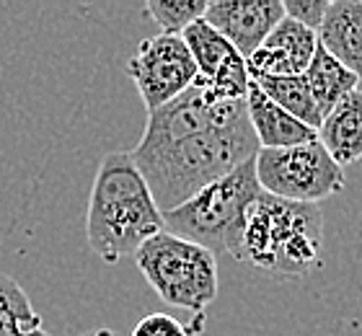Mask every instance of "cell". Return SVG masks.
Wrapping results in <instances>:
<instances>
[{
    "label": "cell",
    "mask_w": 362,
    "mask_h": 336,
    "mask_svg": "<svg viewBox=\"0 0 362 336\" xmlns=\"http://www.w3.org/2000/svg\"><path fill=\"white\" fill-rule=\"evenodd\" d=\"M254 171L264 195L300 204H318L347 184L344 168L334 163L318 137L293 148L259 150Z\"/></svg>",
    "instance_id": "6"
},
{
    "label": "cell",
    "mask_w": 362,
    "mask_h": 336,
    "mask_svg": "<svg viewBox=\"0 0 362 336\" xmlns=\"http://www.w3.org/2000/svg\"><path fill=\"white\" fill-rule=\"evenodd\" d=\"M326 6H329V0H282L287 18L303 23L310 31H318V26L324 21Z\"/></svg>",
    "instance_id": "20"
},
{
    "label": "cell",
    "mask_w": 362,
    "mask_h": 336,
    "mask_svg": "<svg viewBox=\"0 0 362 336\" xmlns=\"http://www.w3.org/2000/svg\"><path fill=\"white\" fill-rule=\"evenodd\" d=\"M127 75L148 112H156L197 81V65L181 37H151L127 60Z\"/></svg>",
    "instance_id": "8"
},
{
    "label": "cell",
    "mask_w": 362,
    "mask_h": 336,
    "mask_svg": "<svg viewBox=\"0 0 362 336\" xmlns=\"http://www.w3.org/2000/svg\"><path fill=\"white\" fill-rule=\"evenodd\" d=\"M202 18L235 47L243 60H249L285 18V8L282 0H212Z\"/></svg>",
    "instance_id": "10"
},
{
    "label": "cell",
    "mask_w": 362,
    "mask_h": 336,
    "mask_svg": "<svg viewBox=\"0 0 362 336\" xmlns=\"http://www.w3.org/2000/svg\"><path fill=\"white\" fill-rule=\"evenodd\" d=\"M246 114H249V124L254 129L259 150L293 148V145L316 140V129L305 127L303 122L282 112L274 101H269L259 91V86L254 81L249 86V93H246Z\"/></svg>",
    "instance_id": "13"
},
{
    "label": "cell",
    "mask_w": 362,
    "mask_h": 336,
    "mask_svg": "<svg viewBox=\"0 0 362 336\" xmlns=\"http://www.w3.org/2000/svg\"><path fill=\"white\" fill-rule=\"evenodd\" d=\"M29 336H49V334H47V331L39 329V331H34V334H29Z\"/></svg>",
    "instance_id": "22"
},
{
    "label": "cell",
    "mask_w": 362,
    "mask_h": 336,
    "mask_svg": "<svg viewBox=\"0 0 362 336\" xmlns=\"http://www.w3.org/2000/svg\"><path fill=\"white\" fill-rule=\"evenodd\" d=\"M181 39L197 65V83L212 88L220 96L246 98L251 86L249 67L226 37H220L210 23L199 18L181 34Z\"/></svg>",
    "instance_id": "9"
},
{
    "label": "cell",
    "mask_w": 362,
    "mask_h": 336,
    "mask_svg": "<svg viewBox=\"0 0 362 336\" xmlns=\"http://www.w3.org/2000/svg\"><path fill=\"white\" fill-rule=\"evenodd\" d=\"M42 329V315L13 277L0 274V336H29Z\"/></svg>",
    "instance_id": "17"
},
{
    "label": "cell",
    "mask_w": 362,
    "mask_h": 336,
    "mask_svg": "<svg viewBox=\"0 0 362 336\" xmlns=\"http://www.w3.org/2000/svg\"><path fill=\"white\" fill-rule=\"evenodd\" d=\"M204 313H197L189 323L176 321L168 313H151L140 318L132 329V336H202Z\"/></svg>",
    "instance_id": "19"
},
{
    "label": "cell",
    "mask_w": 362,
    "mask_h": 336,
    "mask_svg": "<svg viewBox=\"0 0 362 336\" xmlns=\"http://www.w3.org/2000/svg\"><path fill=\"white\" fill-rule=\"evenodd\" d=\"M257 153L259 142L246 117L233 127L210 129L166 148H135L132 161L143 173L156 207L160 209V215H166L199 195L204 187L257 158Z\"/></svg>",
    "instance_id": "1"
},
{
    "label": "cell",
    "mask_w": 362,
    "mask_h": 336,
    "mask_svg": "<svg viewBox=\"0 0 362 336\" xmlns=\"http://www.w3.org/2000/svg\"><path fill=\"white\" fill-rule=\"evenodd\" d=\"M135 264L166 306L192 315L218 298V262L204 246L160 231L135 251Z\"/></svg>",
    "instance_id": "5"
},
{
    "label": "cell",
    "mask_w": 362,
    "mask_h": 336,
    "mask_svg": "<svg viewBox=\"0 0 362 336\" xmlns=\"http://www.w3.org/2000/svg\"><path fill=\"white\" fill-rule=\"evenodd\" d=\"M318 37L316 31L305 29L293 18L282 21L269 31V37L259 45V50L246 60L249 78H295L303 75L316 52Z\"/></svg>",
    "instance_id": "11"
},
{
    "label": "cell",
    "mask_w": 362,
    "mask_h": 336,
    "mask_svg": "<svg viewBox=\"0 0 362 336\" xmlns=\"http://www.w3.org/2000/svg\"><path fill=\"white\" fill-rule=\"evenodd\" d=\"M303 78L308 83L310 93H313V101L318 104V109H321L324 117L332 112L334 106L339 104L347 93L357 91V83H360L347 67L339 65L321 45H316V52L310 57V65L305 67Z\"/></svg>",
    "instance_id": "15"
},
{
    "label": "cell",
    "mask_w": 362,
    "mask_h": 336,
    "mask_svg": "<svg viewBox=\"0 0 362 336\" xmlns=\"http://www.w3.org/2000/svg\"><path fill=\"white\" fill-rule=\"evenodd\" d=\"M318 45L362 81V0H329Z\"/></svg>",
    "instance_id": "12"
},
{
    "label": "cell",
    "mask_w": 362,
    "mask_h": 336,
    "mask_svg": "<svg viewBox=\"0 0 362 336\" xmlns=\"http://www.w3.org/2000/svg\"><path fill=\"white\" fill-rule=\"evenodd\" d=\"M166 231L132 153H109L90 187L86 236L90 251L106 264L135 256L145 241Z\"/></svg>",
    "instance_id": "2"
},
{
    "label": "cell",
    "mask_w": 362,
    "mask_h": 336,
    "mask_svg": "<svg viewBox=\"0 0 362 336\" xmlns=\"http://www.w3.org/2000/svg\"><path fill=\"white\" fill-rule=\"evenodd\" d=\"M246 98H228L202 83H192L184 93L171 98L156 112H148V124L137 142V150L166 148L179 140L210 129L233 127L246 120Z\"/></svg>",
    "instance_id": "7"
},
{
    "label": "cell",
    "mask_w": 362,
    "mask_h": 336,
    "mask_svg": "<svg viewBox=\"0 0 362 336\" xmlns=\"http://www.w3.org/2000/svg\"><path fill=\"white\" fill-rule=\"evenodd\" d=\"M318 142L337 166H349L362 158V91H352L326 114L316 132Z\"/></svg>",
    "instance_id": "14"
},
{
    "label": "cell",
    "mask_w": 362,
    "mask_h": 336,
    "mask_svg": "<svg viewBox=\"0 0 362 336\" xmlns=\"http://www.w3.org/2000/svg\"><path fill=\"white\" fill-rule=\"evenodd\" d=\"M254 83L282 112H287L290 117L303 122L305 127L318 132L321 122H324V114H321L318 104L313 101V93H310L308 83H305L303 75H295V78H257Z\"/></svg>",
    "instance_id": "16"
},
{
    "label": "cell",
    "mask_w": 362,
    "mask_h": 336,
    "mask_svg": "<svg viewBox=\"0 0 362 336\" xmlns=\"http://www.w3.org/2000/svg\"><path fill=\"white\" fill-rule=\"evenodd\" d=\"M81 336H117L112 329H93V331H86V334H81Z\"/></svg>",
    "instance_id": "21"
},
{
    "label": "cell",
    "mask_w": 362,
    "mask_h": 336,
    "mask_svg": "<svg viewBox=\"0 0 362 336\" xmlns=\"http://www.w3.org/2000/svg\"><path fill=\"white\" fill-rule=\"evenodd\" d=\"M207 11V0H148L145 13L158 23L160 34L181 37Z\"/></svg>",
    "instance_id": "18"
},
{
    "label": "cell",
    "mask_w": 362,
    "mask_h": 336,
    "mask_svg": "<svg viewBox=\"0 0 362 336\" xmlns=\"http://www.w3.org/2000/svg\"><path fill=\"white\" fill-rule=\"evenodd\" d=\"M324 215L318 204L262 195L251 202L235 246V259L269 277H303L321 262Z\"/></svg>",
    "instance_id": "3"
},
{
    "label": "cell",
    "mask_w": 362,
    "mask_h": 336,
    "mask_svg": "<svg viewBox=\"0 0 362 336\" xmlns=\"http://www.w3.org/2000/svg\"><path fill=\"white\" fill-rule=\"evenodd\" d=\"M262 187L254 171V158L238 166L233 173H228L215 184L204 187L181 207L163 215V225L168 233L192 243L204 246L210 254H235L238 236L243 228L246 209Z\"/></svg>",
    "instance_id": "4"
}]
</instances>
